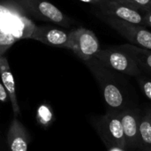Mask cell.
I'll use <instances>...</instances> for the list:
<instances>
[{"label": "cell", "instance_id": "obj_1", "mask_svg": "<svg viewBox=\"0 0 151 151\" xmlns=\"http://www.w3.org/2000/svg\"><path fill=\"white\" fill-rule=\"evenodd\" d=\"M84 63L97 81L109 111L121 112L132 107L126 84L117 72L104 65L96 58L88 59Z\"/></svg>", "mask_w": 151, "mask_h": 151}, {"label": "cell", "instance_id": "obj_2", "mask_svg": "<svg viewBox=\"0 0 151 151\" xmlns=\"http://www.w3.org/2000/svg\"><path fill=\"white\" fill-rule=\"evenodd\" d=\"M93 125L107 148L118 146L127 150L120 112L107 110L104 115L95 119Z\"/></svg>", "mask_w": 151, "mask_h": 151}, {"label": "cell", "instance_id": "obj_3", "mask_svg": "<svg viewBox=\"0 0 151 151\" xmlns=\"http://www.w3.org/2000/svg\"><path fill=\"white\" fill-rule=\"evenodd\" d=\"M95 58L119 73L133 77H138L142 73L134 58L119 46L115 49H100Z\"/></svg>", "mask_w": 151, "mask_h": 151}, {"label": "cell", "instance_id": "obj_4", "mask_svg": "<svg viewBox=\"0 0 151 151\" xmlns=\"http://www.w3.org/2000/svg\"><path fill=\"white\" fill-rule=\"evenodd\" d=\"M23 11L37 19L50 21L61 27H69L71 19L49 0H13Z\"/></svg>", "mask_w": 151, "mask_h": 151}, {"label": "cell", "instance_id": "obj_5", "mask_svg": "<svg viewBox=\"0 0 151 151\" xmlns=\"http://www.w3.org/2000/svg\"><path fill=\"white\" fill-rule=\"evenodd\" d=\"M97 15L101 19L129 41L130 43L144 49L151 50V32L149 30L140 25L121 20L111 16L104 15L102 13H97Z\"/></svg>", "mask_w": 151, "mask_h": 151}, {"label": "cell", "instance_id": "obj_6", "mask_svg": "<svg viewBox=\"0 0 151 151\" xmlns=\"http://www.w3.org/2000/svg\"><path fill=\"white\" fill-rule=\"evenodd\" d=\"M70 50L83 61L95 58L100 50L96 35L92 31L84 27L70 31Z\"/></svg>", "mask_w": 151, "mask_h": 151}, {"label": "cell", "instance_id": "obj_7", "mask_svg": "<svg viewBox=\"0 0 151 151\" xmlns=\"http://www.w3.org/2000/svg\"><path fill=\"white\" fill-rule=\"evenodd\" d=\"M142 111L136 107H129L120 112L121 122L126 140L127 150H138L141 148L140 121Z\"/></svg>", "mask_w": 151, "mask_h": 151}, {"label": "cell", "instance_id": "obj_8", "mask_svg": "<svg viewBox=\"0 0 151 151\" xmlns=\"http://www.w3.org/2000/svg\"><path fill=\"white\" fill-rule=\"evenodd\" d=\"M28 39L50 46L67 48L69 50L71 47L70 32L50 26H35Z\"/></svg>", "mask_w": 151, "mask_h": 151}, {"label": "cell", "instance_id": "obj_9", "mask_svg": "<svg viewBox=\"0 0 151 151\" xmlns=\"http://www.w3.org/2000/svg\"><path fill=\"white\" fill-rule=\"evenodd\" d=\"M99 9L101 11V13L104 15L111 16L121 20L137 25L146 24L144 16H142L136 9L131 8L112 0H108L107 3Z\"/></svg>", "mask_w": 151, "mask_h": 151}, {"label": "cell", "instance_id": "obj_10", "mask_svg": "<svg viewBox=\"0 0 151 151\" xmlns=\"http://www.w3.org/2000/svg\"><path fill=\"white\" fill-rule=\"evenodd\" d=\"M7 145L11 151H27L30 136L23 124L15 117L12 121L7 135Z\"/></svg>", "mask_w": 151, "mask_h": 151}, {"label": "cell", "instance_id": "obj_11", "mask_svg": "<svg viewBox=\"0 0 151 151\" xmlns=\"http://www.w3.org/2000/svg\"><path fill=\"white\" fill-rule=\"evenodd\" d=\"M0 78L2 80V82L4 88H6L8 92L10 102L12 104V108L14 113V117L17 118L18 115L20 113V109H19V105L17 100L14 77L10 68L8 59L5 56H3L0 58Z\"/></svg>", "mask_w": 151, "mask_h": 151}, {"label": "cell", "instance_id": "obj_12", "mask_svg": "<svg viewBox=\"0 0 151 151\" xmlns=\"http://www.w3.org/2000/svg\"><path fill=\"white\" fill-rule=\"evenodd\" d=\"M119 47L134 58L142 73H145L151 76V50L144 49L132 43L123 44Z\"/></svg>", "mask_w": 151, "mask_h": 151}, {"label": "cell", "instance_id": "obj_13", "mask_svg": "<svg viewBox=\"0 0 151 151\" xmlns=\"http://www.w3.org/2000/svg\"><path fill=\"white\" fill-rule=\"evenodd\" d=\"M141 148H151V108L142 112L140 121Z\"/></svg>", "mask_w": 151, "mask_h": 151}, {"label": "cell", "instance_id": "obj_14", "mask_svg": "<svg viewBox=\"0 0 151 151\" xmlns=\"http://www.w3.org/2000/svg\"><path fill=\"white\" fill-rule=\"evenodd\" d=\"M19 39L12 34L7 33L0 28V58L4 56V53L11 48Z\"/></svg>", "mask_w": 151, "mask_h": 151}, {"label": "cell", "instance_id": "obj_15", "mask_svg": "<svg viewBox=\"0 0 151 151\" xmlns=\"http://www.w3.org/2000/svg\"><path fill=\"white\" fill-rule=\"evenodd\" d=\"M37 119L41 125L49 126L53 119V113L50 106L42 104L37 110Z\"/></svg>", "mask_w": 151, "mask_h": 151}, {"label": "cell", "instance_id": "obj_16", "mask_svg": "<svg viewBox=\"0 0 151 151\" xmlns=\"http://www.w3.org/2000/svg\"><path fill=\"white\" fill-rule=\"evenodd\" d=\"M136 78L142 93L151 102V79L150 77L142 75V73Z\"/></svg>", "mask_w": 151, "mask_h": 151}, {"label": "cell", "instance_id": "obj_17", "mask_svg": "<svg viewBox=\"0 0 151 151\" xmlns=\"http://www.w3.org/2000/svg\"><path fill=\"white\" fill-rule=\"evenodd\" d=\"M10 101V97H9V95H8V92L6 90V88H4L3 82H2V80L0 78V102L1 103H8Z\"/></svg>", "mask_w": 151, "mask_h": 151}, {"label": "cell", "instance_id": "obj_18", "mask_svg": "<svg viewBox=\"0 0 151 151\" xmlns=\"http://www.w3.org/2000/svg\"><path fill=\"white\" fill-rule=\"evenodd\" d=\"M134 4H136L143 12L151 11V0H132Z\"/></svg>", "mask_w": 151, "mask_h": 151}, {"label": "cell", "instance_id": "obj_19", "mask_svg": "<svg viewBox=\"0 0 151 151\" xmlns=\"http://www.w3.org/2000/svg\"><path fill=\"white\" fill-rule=\"evenodd\" d=\"M112 1H115V2H118L119 4H125L127 6H129L131 8H134V9H136V10H142L136 4H134L132 0H112Z\"/></svg>", "mask_w": 151, "mask_h": 151}, {"label": "cell", "instance_id": "obj_20", "mask_svg": "<svg viewBox=\"0 0 151 151\" xmlns=\"http://www.w3.org/2000/svg\"><path fill=\"white\" fill-rule=\"evenodd\" d=\"M145 12V15H144V19L146 21V24L151 27V11H144Z\"/></svg>", "mask_w": 151, "mask_h": 151}, {"label": "cell", "instance_id": "obj_21", "mask_svg": "<svg viewBox=\"0 0 151 151\" xmlns=\"http://www.w3.org/2000/svg\"><path fill=\"white\" fill-rule=\"evenodd\" d=\"M107 1L108 0H94V3H95V5H96L98 8H101L107 3Z\"/></svg>", "mask_w": 151, "mask_h": 151}, {"label": "cell", "instance_id": "obj_22", "mask_svg": "<svg viewBox=\"0 0 151 151\" xmlns=\"http://www.w3.org/2000/svg\"><path fill=\"white\" fill-rule=\"evenodd\" d=\"M107 151H128L126 149L118 147V146H111V147H108L107 148Z\"/></svg>", "mask_w": 151, "mask_h": 151}, {"label": "cell", "instance_id": "obj_23", "mask_svg": "<svg viewBox=\"0 0 151 151\" xmlns=\"http://www.w3.org/2000/svg\"><path fill=\"white\" fill-rule=\"evenodd\" d=\"M137 151H151V148H140Z\"/></svg>", "mask_w": 151, "mask_h": 151}, {"label": "cell", "instance_id": "obj_24", "mask_svg": "<svg viewBox=\"0 0 151 151\" xmlns=\"http://www.w3.org/2000/svg\"><path fill=\"white\" fill-rule=\"evenodd\" d=\"M81 1H82V2H85V3H88V4H95V3H94V0H81Z\"/></svg>", "mask_w": 151, "mask_h": 151}]
</instances>
